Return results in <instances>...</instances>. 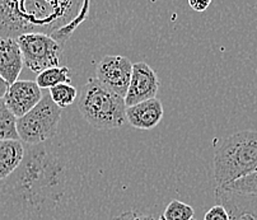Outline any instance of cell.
Listing matches in <instances>:
<instances>
[{
  "label": "cell",
  "instance_id": "6da1fadb",
  "mask_svg": "<svg viewBox=\"0 0 257 220\" xmlns=\"http://www.w3.org/2000/svg\"><path fill=\"white\" fill-rule=\"evenodd\" d=\"M52 144L28 145L22 164L8 181V187L23 207H54L68 191L69 166Z\"/></svg>",
  "mask_w": 257,
  "mask_h": 220
},
{
  "label": "cell",
  "instance_id": "7a4b0ae2",
  "mask_svg": "<svg viewBox=\"0 0 257 220\" xmlns=\"http://www.w3.org/2000/svg\"><path fill=\"white\" fill-rule=\"evenodd\" d=\"M77 0H0V38L41 33L51 36L80 13Z\"/></svg>",
  "mask_w": 257,
  "mask_h": 220
},
{
  "label": "cell",
  "instance_id": "3957f363",
  "mask_svg": "<svg viewBox=\"0 0 257 220\" xmlns=\"http://www.w3.org/2000/svg\"><path fill=\"white\" fill-rule=\"evenodd\" d=\"M214 178L219 188L257 171V130L235 133L223 140L214 155Z\"/></svg>",
  "mask_w": 257,
  "mask_h": 220
},
{
  "label": "cell",
  "instance_id": "277c9868",
  "mask_svg": "<svg viewBox=\"0 0 257 220\" xmlns=\"http://www.w3.org/2000/svg\"><path fill=\"white\" fill-rule=\"evenodd\" d=\"M79 111L84 120L97 130H113L126 123L125 99L97 80L89 78L79 93Z\"/></svg>",
  "mask_w": 257,
  "mask_h": 220
},
{
  "label": "cell",
  "instance_id": "5b68a950",
  "mask_svg": "<svg viewBox=\"0 0 257 220\" xmlns=\"http://www.w3.org/2000/svg\"><path fill=\"white\" fill-rule=\"evenodd\" d=\"M60 120L61 108L52 102L50 94H44L35 108L21 119H17L20 140L28 145H40L49 142L58 134Z\"/></svg>",
  "mask_w": 257,
  "mask_h": 220
},
{
  "label": "cell",
  "instance_id": "8992f818",
  "mask_svg": "<svg viewBox=\"0 0 257 220\" xmlns=\"http://www.w3.org/2000/svg\"><path fill=\"white\" fill-rule=\"evenodd\" d=\"M23 55V63L33 73L59 66L63 47L49 35L32 33L17 38Z\"/></svg>",
  "mask_w": 257,
  "mask_h": 220
},
{
  "label": "cell",
  "instance_id": "52a82bcc",
  "mask_svg": "<svg viewBox=\"0 0 257 220\" xmlns=\"http://www.w3.org/2000/svg\"><path fill=\"white\" fill-rule=\"evenodd\" d=\"M132 73L133 64L127 57L108 55L104 56L97 66V80L107 89L125 99Z\"/></svg>",
  "mask_w": 257,
  "mask_h": 220
},
{
  "label": "cell",
  "instance_id": "ba28073f",
  "mask_svg": "<svg viewBox=\"0 0 257 220\" xmlns=\"http://www.w3.org/2000/svg\"><path fill=\"white\" fill-rule=\"evenodd\" d=\"M159 85V78L152 66L143 61L133 64L132 79L125 97L126 107L156 98Z\"/></svg>",
  "mask_w": 257,
  "mask_h": 220
},
{
  "label": "cell",
  "instance_id": "9c48e42d",
  "mask_svg": "<svg viewBox=\"0 0 257 220\" xmlns=\"http://www.w3.org/2000/svg\"><path fill=\"white\" fill-rule=\"evenodd\" d=\"M42 95V89H40L36 82L17 80L9 85L3 99L12 114L17 119H21L39 104Z\"/></svg>",
  "mask_w": 257,
  "mask_h": 220
},
{
  "label": "cell",
  "instance_id": "30bf717a",
  "mask_svg": "<svg viewBox=\"0 0 257 220\" xmlns=\"http://www.w3.org/2000/svg\"><path fill=\"white\" fill-rule=\"evenodd\" d=\"M215 198L227 209L230 220H257V196L216 187Z\"/></svg>",
  "mask_w": 257,
  "mask_h": 220
},
{
  "label": "cell",
  "instance_id": "8fae6325",
  "mask_svg": "<svg viewBox=\"0 0 257 220\" xmlns=\"http://www.w3.org/2000/svg\"><path fill=\"white\" fill-rule=\"evenodd\" d=\"M163 104L158 98L126 107V121L139 130H152L163 119Z\"/></svg>",
  "mask_w": 257,
  "mask_h": 220
},
{
  "label": "cell",
  "instance_id": "7c38bea8",
  "mask_svg": "<svg viewBox=\"0 0 257 220\" xmlns=\"http://www.w3.org/2000/svg\"><path fill=\"white\" fill-rule=\"evenodd\" d=\"M23 65V55L18 41L0 38V76L12 85L18 80Z\"/></svg>",
  "mask_w": 257,
  "mask_h": 220
},
{
  "label": "cell",
  "instance_id": "4fadbf2b",
  "mask_svg": "<svg viewBox=\"0 0 257 220\" xmlns=\"http://www.w3.org/2000/svg\"><path fill=\"white\" fill-rule=\"evenodd\" d=\"M25 155L26 148L21 140H0V181L20 168Z\"/></svg>",
  "mask_w": 257,
  "mask_h": 220
},
{
  "label": "cell",
  "instance_id": "5bb4252c",
  "mask_svg": "<svg viewBox=\"0 0 257 220\" xmlns=\"http://www.w3.org/2000/svg\"><path fill=\"white\" fill-rule=\"evenodd\" d=\"M40 89H51L59 84H70V69L68 66H55L46 69L36 76Z\"/></svg>",
  "mask_w": 257,
  "mask_h": 220
},
{
  "label": "cell",
  "instance_id": "9a60e30c",
  "mask_svg": "<svg viewBox=\"0 0 257 220\" xmlns=\"http://www.w3.org/2000/svg\"><path fill=\"white\" fill-rule=\"evenodd\" d=\"M0 140H20L17 131V117L0 98Z\"/></svg>",
  "mask_w": 257,
  "mask_h": 220
},
{
  "label": "cell",
  "instance_id": "2e32d148",
  "mask_svg": "<svg viewBox=\"0 0 257 220\" xmlns=\"http://www.w3.org/2000/svg\"><path fill=\"white\" fill-rule=\"evenodd\" d=\"M89 6H90L89 2H84L80 13L78 14V16L75 17V18L73 19L70 23H68V25L64 26V27H61L60 30H58L56 32L52 33L51 35V37L54 38L55 41L58 42V44L60 45L63 49H64V45H65V42L68 41L69 38H70V36L74 33V31L77 30V28L79 27V26L85 21L88 13H89Z\"/></svg>",
  "mask_w": 257,
  "mask_h": 220
},
{
  "label": "cell",
  "instance_id": "e0dca14e",
  "mask_svg": "<svg viewBox=\"0 0 257 220\" xmlns=\"http://www.w3.org/2000/svg\"><path fill=\"white\" fill-rule=\"evenodd\" d=\"M49 94L59 108H65L74 103L78 97V90L71 84H59L49 89Z\"/></svg>",
  "mask_w": 257,
  "mask_h": 220
},
{
  "label": "cell",
  "instance_id": "ac0fdd59",
  "mask_svg": "<svg viewBox=\"0 0 257 220\" xmlns=\"http://www.w3.org/2000/svg\"><path fill=\"white\" fill-rule=\"evenodd\" d=\"M194 214V209L190 205L178 200H172L164 210L163 217L166 220H192Z\"/></svg>",
  "mask_w": 257,
  "mask_h": 220
},
{
  "label": "cell",
  "instance_id": "d6986e66",
  "mask_svg": "<svg viewBox=\"0 0 257 220\" xmlns=\"http://www.w3.org/2000/svg\"><path fill=\"white\" fill-rule=\"evenodd\" d=\"M222 188L232 191V192L243 193V195L257 196V171Z\"/></svg>",
  "mask_w": 257,
  "mask_h": 220
},
{
  "label": "cell",
  "instance_id": "ffe728a7",
  "mask_svg": "<svg viewBox=\"0 0 257 220\" xmlns=\"http://www.w3.org/2000/svg\"><path fill=\"white\" fill-rule=\"evenodd\" d=\"M204 220H230L227 209L223 205H215L206 211Z\"/></svg>",
  "mask_w": 257,
  "mask_h": 220
},
{
  "label": "cell",
  "instance_id": "44dd1931",
  "mask_svg": "<svg viewBox=\"0 0 257 220\" xmlns=\"http://www.w3.org/2000/svg\"><path fill=\"white\" fill-rule=\"evenodd\" d=\"M112 220H154V219H153V216H152V215L140 214V212H137V211H133V210H130V211L121 212L120 215L115 216Z\"/></svg>",
  "mask_w": 257,
  "mask_h": 220
},
{
  "label": "cell",
  "instance_id": "7402d4cb",
  "mask_svg": "<svg viewBox=\"0 0 257 220\" xmlns=\"http://www.w3.org/2000/svg\"><path fill=\"white\" fill-rule=\"evenodd\" d=\"M210 4L211 0H205V2H201V0H190L189 2V6L191 7L195 12H205Z\"/></svg>",
  "mask_w": 257,
  "mask_h": 220
},
{
  "label": "cell",
  "instance_id": "603a6c76",
  "mask_svg": "<svg viewBox=\"0 0 257 220\" xmlns=\"http://www.w3.org/2000/svg\"><path fill=\"white\" fill-rule=\"evenodd\" d=\"M8 88H9L8 83H7L6 80H4V79L0 76V98H4L7 90H8Z\"/></svg>",
  "mask_w": 257,
  "mask_h": 220
},
{
  "label": "cell",
  "instance_id": "cb8c5ba5",
  "mask_svg": "<svg viewBox=\"0 0 257 220\" xmlns=\"http://www.w3.org/2000/svg\"><path fill=\"white\" fill-rule=\"evenodd\" d=\"M158 220H166V219H164V217H163V215H162V216L161 217H159V219Z\"/></svg>",
  "mask_w": 257,
  "mask_h": 220
},
{
  "label": "cell",
  "instance_id": "d4e9b609",
  "mask_svg": "<svg viewBox=\"0 0 257 220\" xmlns=\"http://www.w3.org/2000/svg\"><path fill=\"white\" fill-rule=\"evenodd\" d=\"M192 220H195V219H192Z\"/></svg>",
  "mask_w": 257,
  "mask_h": 220
}]
</instances>
